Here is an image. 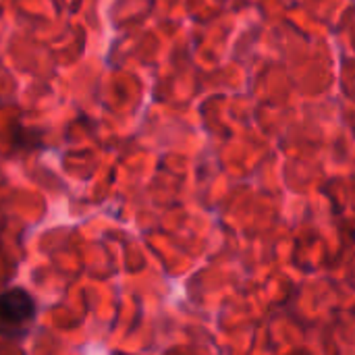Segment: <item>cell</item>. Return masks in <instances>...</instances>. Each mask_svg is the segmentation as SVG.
Returning a JSON list of instances; mask_svg holds the SVG:
<instances>
[{
  "label": "cell",
  "mask_w": 355,
  "mask_h": 355,
  "mask_svg": "<svg viewBox=\"0 0 355 355\" xmlns=\"http://www.w3.org/2000/svg\"><path fill=\"white\" fill-rule=\"evenodd\" d=\"M33 300L23 289H10L0 295V324L2 327H23L33 318Z\"/></svg>",
  "instance_id": "6da1fadb"
}]
</instances>
